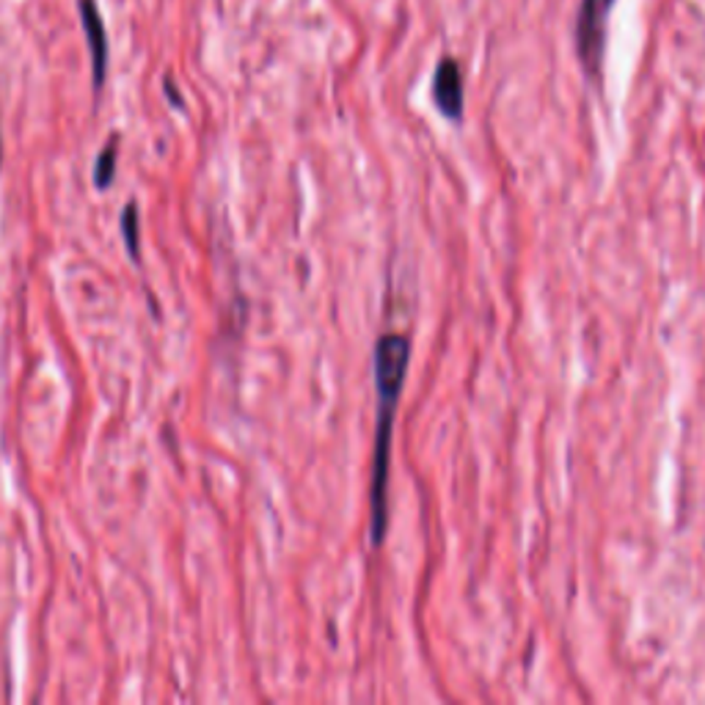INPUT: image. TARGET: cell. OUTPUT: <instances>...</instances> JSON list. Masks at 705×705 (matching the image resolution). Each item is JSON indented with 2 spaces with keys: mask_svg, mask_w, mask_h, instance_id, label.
I'll return each instance as SVG.
<instances>
[{
  "mask_svg": "<svg viewBox=\"0 0 705 705\" xmlns=\"http://www.w3.org/2000/svg\"><path fill=\"white\" fill-rule=\"evenodd\" d=\"M81 25L86 34L88 56H92L94 86H103L108 75V34H105L103 14H99L97 0H81Z\"/></svg>",
  "mask_w": 705,
  "mask_h": 705,
  "instance_id": "obj_3",
  "label": "cell"
},
{
  "mask_svg": "<svg viewBox=\"0 0 705 705\" xmlns=\"http://www.w3.org/2000/svg\"><path fill=\"white\" fill-rule=\"evenodd\" d=\"M433 103L446 119H461L463 113V75L455 58H444L433 75Z\"/></svg>",
  "mask_w": 705,
  "mask_h": 705,
  "instance_id": "obj_4",
  "label": "cell"
},
{
  "mask_svg": "<svg viewBox=\"0 0 705 705\" xmlns=\"http://www.w3.org/2000/svg\"><path fill=\"white\" fill-rule=\"evenodd\" d=\"M116 174V141H110L103 152H99L97 163H94V186L108 188L113 182Z\"/></svg>",
  "mask_w": 705,
  "mask_h": 705,
  "instance_id": "obj_5",
  "label": "cell"
},
{
  "mask_svg": "<svg viewBox=\"0 0 705 705\" xmlns=\"http://www.w3.org/2000/svg\"><path fill=\"white\" fill-rule=\"evenodd\" d=\"M122 235H124V243H128L130 254H139V210H135V204H128L122 213Z\"/></svg>",
  "mask_w": 705,
  "mask_h": 705,
  "instance_id": "obj_6",
  "label": "cell"
},
{
  "mask_svg": "<svg viewBox=\"0 0 705 705\" xmlns=\"http://www.w3.org/2000/svg\"><path fill=\"white\" fill-rule=\"evenodd\" d=\"M0 163H3V141H0Z\"/></svg>",
  "mask_w": 705,
  "mask_h": 705,
  "instance_id": "obj_7",
  "label": "cell"
},
{
  "mask_svg": "<svg viewBox=\"0 0 705 705\" xmlns=\"http://www.w3.org/2000/svg\"><path fill=\"white\" fill-rule=\"evenodd\" d=\"M614 0H582L576 23V45L582 64L590 70V75L601 72L604 47H607V20Z\"/></svg>",
  "mask_w": 705,
  "mask_h": 705,
  "instance_id": "obj_2",
  "label": "cell"
},
{
  "mask_svg": "<svg viewBox=\"0 0 705 705\" xmlns=\"http://www.w3.org/2000/svg\"><path fill=\"white\" fill-rule=\"evenodd\" d=\"M410 365V342L403 334H386L375 345V389H378V430L372 455L370 488V533L372 543H381L389 526V461H392V430L405 372Z\"/></svg>",
  "mask_w": 705,
  "mask_h": 705,
  "instance_id": "obj_1",
  "label": "cell"
}]
</instances>
